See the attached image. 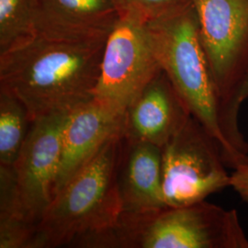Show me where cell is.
<instances>
[{
	"mask_svg": "<svg viewBox=\"0 0 248 248\" xmlns=\"http://www.w3.org/2000/svg\"><path fill=\"white\" fill-rule=\"evenodd\" d=\"M106 41L36 34L0 53V89L23 103L31 122L71 112L94 98Z\"/></svg>",
	"mask_w": 248,
	"mask_h": 248,
	"instance_id": "6da1fadb",
	"label": "cell"
},
{
	"mask_svg": "<svg viewBox=\"0 0 248 248\" xmlns=\"http://www.w3.org/2000/svg\"><path fill=\"white\" fill-rule=\"evenodd\" d=\"M146 29L161 69L190 115L218 143L226 166L233 169L244 164L227 134L222 102L190 1L169 15L147 22Z\"/></svg>",
	"mask_w": 248,
	"mask_h": 248,
	"instance_id": "7a4b0ae2",
	"label": "cell"
},
{
	"mask_svg": "<svg viewBox=\"0 0 248 248\" xmlns=\"http://www.w3.org/2000/svg\"><path fill=\"white\" fill-rule=\"evenodd\" d=\"M89 248H248L239 215L206 201L122 213L109 228L80 241Z\"/></svg>",
	"mask_w": 248,
	"mask_h": 248,
	"instance_id": "3957f363",
	"label": "cell"
},
{
	"mask_svg": "<svg viewBox=\"0 0 248 248\" xmlns=\"http://www.w3.org/2000/svg\"><path fill=\"white\" fill-rule=\"evenodd\" d=\"M124 142V135L110 139L54 195L31 248L77 247L119 220L123 210L117 176Z\"/></svg>",
	"mask_w": 248,
	"mask_h": 248,
	"instance_id": "277c9868",
	"label": "cell"
},
{
	"mask_svg": "<svg viewBox=\"0 0 248 248\" xmlns=\"http://www.w3.org/2000/svg\"><path fill=\"white\" fill-rule=\"evenodd\" d=\"M214 83L228 137L244 163L248 142L240 130L236 98L248 70V0H189Z\"/></svg>",
	"mask_w": 248,
	"mask_h": 248,
	"instance_id": "5b68a950",
	"label": "cell"
},
{
	"mask_svg": "<svg viewBox=\"0 0 248 248\" xmlns=\"http://www.w3.org/2000/svg\"><path fill=\"white\" fill-rule=\"evenodd\" d=\"M218 143L193 116L162 147L163 194L167 207L203 202L230 186Z\"/></svg>",
	"mask_w": 248,
	"mask_h": 248,
	"instance_id": "8992f818",
	"label": "cell"
},
{
	"mask_svg": "<svg viewBox=\"0 0 248 248\" xmlns=\"http://www.w3.org/2000/svg\"><path fill=\"white\" fill-rule=\"evenodd\" d=\"M161 71L146 23L133 15L122 14L107 38L93 99L124 115Z\"/></svg>",
	"mask_w": 248,
	"mask_h": 248,
	"instance_id": "52a82bcc",
	"label": "cell"
},
{
	"mask_svg": "<svg viewBox=\"0 0 248 248\" xmlns=\"http://www.w3.org/2000/svg\"><path fill=\"white\" fill-rule=\"evenodd\" d=\"M69 113H53L32 122L12 167L21 207L27 220L36 229L53 201L61 161L62 131Z\"/></svg>",
	"mask_w": 248,
	"mask_h": 248,
	"instance_id": "ba28073f",
	"label": "cell"
},
{
	"mask_svg": "<svg viewBox=\"0 0 248 248\" xmlns=\"http://www.w3.org/2000/svg\"><path fill=\"white\" fill-rule=\"evenodd\" d=\"M189 116L186 105L162 70L127 108L124 139L162 148Z\"/></svg>",
	"mask_w": 248,
	"mask_h": 248,
	"instance_id": "9c48e42d",
	"label": "cell"
},
{
	"mask_svg": "<svg viewBox=\"0 0 248 248\" xmlns=\"http://www.w3.org/2000/svg\"><path fill=\"white\" fill-rule=\"evenodd\" d=\"M124 117L100 106L94 99L72 110L62 131L61 161L53 197L107 142L124 135Z\"/></svg>",
	"mask_w": 248,
	"mask_h": 248,
	"instance_id": "30bf717a",
	"label": "cell"
},
{
	"mask_svg": "<svg viewBox=\"0 0 248 248\" xmlns=\"http://www.w3.org/2000/svg\"><path fill=\"white\" fill-rule=\"evenodd\" d=\"M120 17L114 0H37V34L77 41L107 39Z\"/></svg>",
	"mask_w": 248,
	"mask_h": 248,
	"instance_id": "8fae6325",
	"label": "cell"
},
{
	"mask_svg": "<svg viewBox=\"0 0 248 248\" xmlns=\"http://www.w3.org/2000/svg\"><path fill=\"white\" fill-rule=\"evenodd\" d=\"M117 182L122 213H146L167 207L163 194L162 148L124 139Z\"/></svg>",
	"mask_w": 248,
	"mask_h": 248,
	"instance_id": "7c38bea8",
	"label": "cell"
},
{
	"mask_svg": "<svg viewBox=\"0 0 248 248\" xmlns=\"http://www.w3.org/2000/svg\"><path fill=\"white\" fill-rule=\"evenodd\" d=\"M35 232L19 202L13 168L0 166V248H31Z\"/></svg>",
	"mask_w": 248,
	"mask_h": 248,
	"instance_id": "4fadbf2b",
	"label": "cell"
},
{
	"mask_svg": "<svg viewBox=\"0 0 248 248\" xmlns=\"http://www.w3.org/2000/svg\"><path fill=\"white\" fill-rule=\"evenodd\" d=\"M31 124L23 103L0 89V166H14Z\"/></svg>",
	"mask_w": 248,
	"mask_h": 248,
	"instance_id": "5bb4252c",
	"label": "cell"
},
{
	"mask_svg": "<svg viewBox=\"0 0 248 248\" xmlns=\"http://www.w3.org/2000/svg\"><path fill=\"white\" fill-rule=\"evenodd\" d=\"M37 34V0H0V53Z\"/></svg>",
	"mask_w": 248,
	"mask_h": 248,
	"instance_id": "9a60e30c",
	"label": "cell"
},
{
	"mask_svg": "<svg viewBox=\"0 0 248 248\" xmlns=\"http://www.w3.org/2000/svg\"><path fill=\"white\" fill-rule=\"evenodd\" d=\"M122 14H130L147 23L184 7L189 0H114Z\"/></svg>",
	"mask_w": 248,
	"mask_h": 248,
	"instance_id": "2e32d148",
	"label": "cell"
},
{
	"mask_svg": "<svg viewBox=\"0 0 248 248\" xmlns=\"http://www.w3.org/2000/svg\"><path fill=\"white\" fill-rule=\"evenodd\" d=\"M230 186L248 204V164H242L233 169Z\"/></svg>",
	"mask_w": 248,
	"mask_h": 248,
	"instance_id": "e0dca14e",
	"label": "cell"
},
{
	"mask_svg": "<svg viewBox=\"0 0 248 248\" xmlns=\"http://www.w3.org/2000/svg\"><path fill=\"white\" fill-rule=\"evenodd\" d=\"M248 99V70L247 72V75L245 77V78L243 80V83L241 85V88L237 95V98H236V102L237 105L241 108V107L243 105V103Z\"/></svg>",
	"mask_w": 248,
	"mask_h": 248,
	"instance_id": "ac0fdd59",
	"label": "cell"
}]
</instances>
